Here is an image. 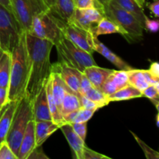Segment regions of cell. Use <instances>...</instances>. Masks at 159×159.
Segmentation results:
<instances>
[{
	"label": "cell",
	"mask_w": 159,
	"mask_h": 159,
	"mask_svg": "<svg viewBox=\"0 0 159 159\" xmlns=\"http://www.w3.org/2000/svg\"><path fill=\"white\" fill-rule=\"evenodd\" d=\"M120 34L124 37H126L125 31L107 17H103L95 26L93 31V36L96 37H99L100 35H107V34Z\"/></svg>",
	"instance_id": "cell-22"
},
{
	"label": "cell",
	"mask_w": 159,
	"mask_h": 159,
	"mask_svg": "<svg viewBox=\"0 0 159 159\" xmlns=\"http://www.w3.org/2000/svg\"><path fill=\"white\" fill-rule=\"evenodd\" d=\"M96 1L98 2V3H99L101 6H102V9L104 10V9H105L106 8L109 6V4H110V2L111 0H96Z\"/></svg>",
	"instance_id": "cell-45"
},
{
	"label": "cell",
	"mask_w": 159,
	"mask_h": 159,
	"mask_svg": "<svg viewBox=\"0 0 159 159\" xmlns=\"http://www.w3.org/2000/svg\"><path fill=\"white\" fill-rule=\"evenodd\" d=\"M23 33L13 13L0 4V48L12 52Z\"/></svg>",
	"instance_id": "cell-7"
},
{
	"label": "cell",
	"mask_w": 159,
	"mask_h": 159,
	"mask_svg": "<svg viewBox=\"0 0 159 159\" xmlns=\"http://www.w3.org/2000/svg\"><path fill=\"white\" fill-rule=\"evenodd\" d=\"M96 110H87V109L80 108L76 111L71 112L63 117L65 124H72V123L88 122Z\"/></svg>",
	"instance_id": "cell-29"
},
{
	"label": "cell",
	"mask_w": 159,
	"mask_h": 159,
	"mask_svg": "<svg viewBox=\"0 0 159 159\" xmlns=\"http://www.w3.org/2000/svg\"><path fill=\"white\" fill-rule=\"evenodd\" d=\"M11 53L3 52L0 59V87L9 88L11 71Z\"/></svg>",
	"instance_id": "cell-26"
},
{
	"label": "cell",
	"mask_w": 159,
	"mask_h": 159,
	"mask_svg": "<svg viewBox=\"0 0 159 159\" xmlns=\"http://www.w3.org/2000/svg\"><path fill=\"white\" fill-rule=\"evenodd\" d=\"M36 147L34 121L31 120L26 126L18 152V159H27L33 149Z\"/></svg>",
	"instance_id": "cell-16"
},
{
	"label": "cell",
	"mask_w": 159,
	"mask_h": 159,
	"mask_svg": "<svg viewBox=\"0 0 159 159\" xmlns=\"http://www.w3.org/2000/svg\"><path fill=\"white\" fill-rule=\"evenodd\" d=\"M31 120H33L31 99L25 93L24 96L17 102L12 123L6 138V141L16 156L18 155L20 142L26 130V126Z\"/></svg>",
	"instance_id": "cell-3"
},
{
	"label": "cell",
	"mask_w": 159,
	"mask_h": 159,
	"mask_svg": "<svg viewBox=\"0 0 159 159\" xmlns=\"http://www.w3.org/2000/svg\"><path fill=\"white\" fill-rule=\"evenodd\" d=\"M26 43L29 56L30 73L26 94L32 99L46 84L52 70L50 60L54 43L26 33Z\"/></svg>",
	"instance_id": "cell-1"
},
{
	"label": "cell",
	"mask_w": 159,
	"mask_h": 159,
	"mask_svg": "<svg viewBox=\"0 0 159 159\" xmlns=\"http://www.w3.org/2000/svg\"><path fill=\"white\" fill-rule=\"evenodd\" d=\"M158 27L159 21L158 20H151L148 17L144 24V30H147L152 33H156L158 30Z\"/></svg>",
	"instance_id": "cell-40"
},
{
	"label": "cell",
	"mask_w": 159,
	"mask_h": 159,
	"mask_svg": "<svg viewBox=\"0 0 159 159\" xmlns=\"http://www.w3.org/2000/svg\"><path fill=\"white\" fill-rule=\"evenodd\" d=\"M10 80L8 88V100L18 101L26 93L29 79L30 63L26 43V33L23 32L19 42L11 52Z\"/></svg>",
	"instance_id": "cell-2"
},
{
	"label": "cell",
	"mask_w": 159,
	"mask_h": 159,
	"mask_svg": "<svg viewBox=\"0 0 159 159\" xmlns=\"http://www.w3.org/2000/svg\"><path fill=\"white\" fill-rule=\"evenodd\" d=\"M158 117H159V115H158V114H157V116H156V124H157V127H159V120H158Z\"/></svg>",
	"instance_id": "cell-48"
},
{
	"label": "cell",
	"mask_w": 159,
	"mask_h": 159,
	"mask_svg": "<svg viewBox=\"0 0 159 159\" xmlns=\"http://www.w3.org/2000/svg\"><path fill=\"white\" fill-rule=\"evenodd\" d=\"M75 6L77 9H88V8H97L103 11L102 6L96 0H75Z\"/></svg>",
	"instance_id": "cell-34"
},
{
	"label": "cell",
	"mask_w": 159,
	"mask_h": 159,
	"mask_svg": "<svg viewBox=\"0 0 159 159\" xmlns=\"http://www.w3.org/2000/svg\"><path fill=\"white\" fill-rule=\"evenodd\" d=\"M0 159H18L6 141L0 144Z\"/></svg>",
	"instance_id": "cell-33"
},
{
	"label": "cell",
	"mask_w": 159,
	"mask_h": 159,
	"mask_svg": "<svg viewBox=\"0 0 159 159\" xmlns=\"http://www.w3.org/2000/svg\"><path fill=\"white\" fill-rule=\"evenodd\" d=\"M0 4L2 6H3L4 7H6L8 10H9L10 12H12V0H0ZM14 15V14H13Z\"/></svg>",
	"instance_id": "cell-44"
},
{
	"label": "cell",
	"mask_w": 159,
	"mask_h": 159,
	"mask_svg": "<svg viewBox=\"0 0 159 159\" xmlns=\"http://www.w3.org/2000/svg\"><path fill=\"white\" fill-rule=\"evenodd\" d=\"M50 9L59 18L68 22L74 14L75 6L74 0H55L54 6Z\"/></svg>",
	"instance_id": "cell-21"
},
{
	"label": "cell",
	"mask_w": 159,
	"mask_h": 159,
	"mask_svg": "<svg viewBox=\"0 0 159 159\" xmlns=\"http://www.w3.org/2000/svg\"><path fill=\"white\" fill-rule=\"evenodd\" d=\"M33 120L34 122L41 120H52L48 103L46 84L40 89L39 93L31 101Z\"/></svg>",
	"instance_id": "cell-12"
},
{
	"label": "cell",
	"mask_w": 159,
	"mask_h": 159,
	"mask_svg": "<svg viewBox=\"0 0 159 159\" xmlns=\"http://www.w3.org/2000/svg\"><path fill=\"white\" fill-rule=\"evenodd\" d=\"M103 17V11L97 8H88V9H77L75 8L74 14L70 20L71 23L77 25L79 27L93 34L95 26Z\"/></svg>",
	"instance_id": "cell-10"
},
{
	"label": "cell",
	"mask_w": 159,
	"mask_h": 159,
	"mask_svg": "<svg viewBox=\"0 0 159 159\" xmlns=\"http://www.w3.org/2000/svg\"><path fill=\"white\" fill-rule=\"evenodd\" d=\"M27 159H49V157L45 155L42 146H36L27 157Z\"/></svg>",
	"instance_id": "cell-38"
},
{
	"label": "cell",
	"mask_w": 159,
	"mask_h": 159,
	"mask_svg": "<svg viewBox=\"0 0 159 159\" xmlns=\"http://www.w3.org/2000/svg\"><path fill=\"white\" fill-rule=\"evenodd\" d=\"M92 87H93V85H92L90 81L87 79L86 76L82 73V79H81V82H80V85H79V94L82 95V96H84L85 93H86V92H88Z\"/></svg>",
	"instance_id": "cell-39"
},
{
	"label": "cell",
	"mask_w": 159,
	"mask_h": 159,
	"mask_svg": "<svg viewBox=\"0 0 159 159\" xmlns=\"http://www.w3.org/2000/svg\"><path fill=\"white\" fill-rule=\"evenodd\" d=\"M44 2H46L47 6L49 7V9L52 8L54 6V3H55V0H44Z\"/></svg>",
	"instance_id": "cell-46"
},
{
	"label": "cell",
	"mask_w": 159,
	"mask_h": 159,
	"mask_svg": "<svg viewBox=\"0 0 159 159\" xmlns=\"http://www.w3.org/2000/svg\"><path fill=\"white\" fill-rule=\"evenodd\" d=\"M12 12L23 32L30 30L36 16L48 10L44 0H12Z\"/></svg>",
	"instance_id": "cell-8"
},
{
	"label": "cell",
	"mask_w": 159,
	"mask_h": 159,
	"mask_svg": "<svg viewBox=\"0 0 159 159\" xmlns=\"http://www.w3.org/2000/svg\"><path fill=\"white\" fill-rule=\"evenodd\" d=\"M59 129H61L65 138L68 141L75 157L77 159H82V153L85 146V141H84L73 130L72 127L70 124H62Z\"/></svg>",
	"instance_id": "cell-15"
},
{
	"label": "cell",
	"mask_w": 159,
	"mask_h": 159,
	"mask_svg": "<svg viewBox=\"0 0 159 159\" xmlns=\"http://www.w3.org/2000/svg\"><path fill=\"white\" fill-rule=\"evenodd\" d=\"M113 71V69L100 68L98 65H93L85 68L82 73L90 81L93 87L100 89L103 82Z\"/></svg>",
	"instance_id": "cell-19"
},
{
	"label": "cell",
	"mask_w": 159,
	"mask_h": 159,
	"mask_svg": "<svg viewBox=\"0 0 159 159\" xmlns=\"http://www.w3.org/2000/svg\"><path fill=\"white\" fill-rule=\"evenodd\" d=\"M51 82V92H52L53 97L55 100L57 107L59 111L61 110L62 101H63L64 96L67 92H72L68 85L65 83L63 79L61 77L60 74L57 71L51 70V73L50 75ZM73 93V92H72Z\"/></svg>",
	"instance_id": "cell-17"
},
{
	"label": "cell",
	"mask_w": 159,
	"mask_h": 159,
	"mask_svg": "<svg viewBox=\"0 0 159 159\" xmlns=\"http://www.w3.org/2000/svg\"><path fill=\"white\" fill-rule=\"evenodd\" d=\"M130 133H131V134L133 135L134 138H135V140H136V141L138 142V144H139V146L143 150L146 158L148 159H158L159 158V154L158 152H156L155 150L152 149V148L149 147V146L146 143H144L141 138H138V137L137 136L134 132L130 131Z\"/></svg>",
	"instance_id": "cell-31"
},
{
	"label": "cell",
	"mask_w": 159,
	"mask_h": 159,
	"mask_svg": "<svg viewBox=\"0 0 159 159\" xmlns=\"http://www.w3.org/2000/svg\"><path fill=\"white\" fill-rule=\"evenodd\" d=\"M61 126L52 120L34 122L36 146H42L47 139L60 128Z\"/></svg>",
	"instance_id": "cell-18"
},
{
	"label": "cell",
	"mask_w": 159,
	"mask_h": 159,
	"mask_svg": "<svg viewBox=\"0 0 159 159\" xmlns=\"http://www.w3.org/2000/svg\"><path fill=\"white\" fill-rule=\"evenodd\" d=\"M46 93L47 99H48V107H49L50 113H51L52 121H54V123L61 126L62 124H65V121H64L63 116H62L61 113L58 108H57L55 100H54V97H53L52 92H51V82L50 76L46 82Z\"/></svg>",
	"instance_id": "cell-25"
},
{
	"label": "cell",
	"mask_w": 159,
	"mask_h": 159,
	"mask_svg": "<svg viewBox=\"0 0 159 159\" xmlns=\"http://www.w3.org/2000/svg\"><path fill=\"white\" fill-rule=\"evenodd\" d=\"M54 46L57 51L58 62L83 71L87 67L97 65L93 54L79 48L63 37Z\"/></svg>",
	"instance_id": "cell-5"
},
{
	"label": "cell",
	"mask_w": 159,
	"mask_h": 159,
	"mask_svg": "<svg viewBox=\"0 0 159 159\" xmlns=\"http://www.w3.org/2000/svg\"><path fill=\"white\" fill-rule=\"evenodd\" d=\"M120 7L127 11L138 20L144 30V24L148 16L145 15L144 8L141 7L135 0H113Z\"/></svg>",
	"instance_id": "cell-23"
},
{
	"label": "cell",
	"mask_w": 159,
	"mask_h": 159,
	"mask_svg": "<svg viewBox=\"0 0 159 159\" xmlns=\"http://www.w3.org/2000/svg\"><path fill=\"white\" fill-rule=\"evenodd\" d=\"M149 10L155 17L159 16V0H153L152 2H145Z\"/></svg>",
	"instance_id": "cell-42"
},
{
	"label": "cell",
	"mask_w": 159,
	"mask_h": 159,
	"mask_svg": "<svg viewBox=\"0 0 159 159\" xmlns=\"http://www.w3.org/2000/svg\"><path fill=\"white\" fill-rule=\"evenodd\" d=\"M52 70L57 71L68 88L73 93L79 95V85L82 75V71L78 70L77 68L68 66L60 62L52 65Z\"/></svg>",
	"instance_id": "cell-11"
},
{
	"label": "cell",
	"mask_w": 159,
	"mask_h": 159,
	"mask_svg": "<svg viewBox=\"0 0 159 159\" xmlns=\"http://www.w3.org/2000/svg\"><path fill=\"white\" fill-rule=\"evenodd\" d=\"M64 37L72 42L75 45L93 54L94 51L92 48V38L93 34L71 22H65L62 26Z\"/></svg>",
	"instance_id": "cell-9"
},
{
	"label": "cell",
	"mask_w": 159,
	"mask_h": 159,
	"mask_svg": "<svg viewBox=\"0 0 159 159\" xmlns=\"http://www.w3.org/2000/svg\"><path fill=\"white\" fill-rule=\"evenodd\" d=\"M148 70L152 76L159 79V65L157 61L152 62L150 65V68Z\"/></svg>",
	"instance_id": "cell-43"
},
{
	"label": "cell",
	"mask_w": 159,
	"mask_h": 159,
	"mask_svg": "<svg viewBox=\"0 0 159 159\" xmlns=\"http://www.w3.org/2000/svg\"><path fill=\"white\" fill-rule=\"evenodd\" d=\"M74 2H75V0H74Z\"/></svg>",
	"instance_id": "cell-50"
},
{
	"label": "cell",
	"mask_w": 159,
	"mask_h": 159,
	"mask_svg": "<svg viewBox=\"0 0 159 159\" xmlns=\"http://www.w3.org/2000/svg\"><path fill=\"white\" fill-rule=\"evenodd\" d=\"M3 52H4V51H3V50H2L1 48H0V59H1L2 56V54H3Z\"/></svg>",
	"instance_id": "cell-49"
},
{
	"label": "cell",
	"mask_w": 159,
	"mask_h": 159,
	"mask_svg": "<svg viewBox=\"0 0 159 159\" xmlns=\"http://www.w3.org/2000/svg\"><path fill=\"white\" fill-rule=\"evenodd\" d=\"M142 92L138 90L135 87L131 85H127L123 87L120 89L117 90L113 93V94L108 96V99L110 102H117V101L128 100L131 99H137V98L143 97Z\"/></svg>",
	"instance_id": "cell-24"
},
{
	"label": "cell",
	"mask_w": 159,
	"mask_h": 159,
	"mask_svg": "<svg viewBox=\"0 0 159 159\" xmlns=\"http://www.w3.org/2000/svg\"><path fill=\"white\" fill-rule=\"evenodd\" d=\"M84 96L95 102L99 108L107 106L110 102L109 101L108 96L95 87H92L88 92L85 93Z\"/></svg>",
	"instance_id": "cell-30"
},
{
	"label": "cell",
	"mask_w": 159,
	"mask_h": 159,
	"mask_svg": "<svg viewBox=\"0 0 159 159\" xmlns=\"http://www.w3.org/2000/svg\"><path fill=\"white\" fill-rule=\"evenodd\" d=\"M18 101L9 102L0 112V144L6 141Z\"/></svg>",
	"instance_id": "cell-20"
},
{
	"label": "cell",
	"mask_w": 159,
	"mask_h": 159,
	"mask_svg": "<svg viewBox=\"0 0 159 159\" xmlns=\"http://www.w3.org/2000/svg\"><path fill=\"white\" fill-rule=\"evenodd\" d=\"M9 103L8 100V89L0 87V111Z\"/></svg>",
	"instance_id": "cell-41"
},
{
	"label": "cell",
	"mask_w": 159,
	"mask_h": 159,
	"mask_svg": "<svg viewBox=\"0 0 159 159\" xmlns=\"http://www.w3.org/2000/svg\"><path fill=\"white\" fill-rule=\"evenodd\" d=\"M92 48L93 51H97L98 53L103 56L105 58L110 62H111L113 65L117 67L120 70H124V71H129V70L133 69V67L130 66L128 63L123 60L122 58L119 57L117 54L113 53L111 50L109 49L105 44L99 41L98 37L93 36L92 38Z\"/></svg>",
	"instance_id": "cell-14"
},
{
	"label": "cell",
	"mask_w": 159,
	"mask_h": 159,
	"mask_svg": "<svg viewBox=\"0 0 159 159\" xmlns=\"http://www.w3.org/2000/svg\"><path fill=\"white\" fill-rule=\"evenodd\" d=\"M127 73L128 76L129 84L133 85L140 91L142 92L149 85V83L144 75V70L133 68V69L127 71Z\"/></svg>",
	"instance_id": "cell-28"
},
{
	"label": "cell",
	"mask_w": 159,
	"mask_h": 159,
	"mask_svg": "<svg viewBox=\"0 0 159 159\" xmlns=\"http://www.w3.org/2000/svg\"><path fill=\"white\" fill-rule=\"evenodd\" d=\"M127 85H129V82L127 71L113 70L103 82L99 90L108 96Z\"/></svg>",
	"instance_id": "cell-13"
},
{
	"label": "cell",
	"mask_w": 159,
	"mask_h": 159,
	"mask_svg": "<svg viewBox=\"0 0 159 159\" xmlns=\"http://www.w3.org/2000/svg\"><path fill=\"white\" fill-rule=\"evenodd\" d=\"M143 96L150 99L154 105L156 107L157 110H158L159 105V88H157L155 85H149L145 89L142 91Z\"/></svg>",
	"instance_id": "cell-32"
},
{
	"label": "cell",
	"mask_w": 159,
	"mask_h": 159,
	"mask_svg": "<svg viewBox=\"0 0 159 159\" xmlns=\"http://www.w3.org/2000/svg\"><path fill=\"white\" fill-rule=\"evenodd\" d=\"M65 23L49 9L34 17L28 34L49 40L54 46L64 37L61 28Z\"/></svg>",
	"instance_id": "cell-4"
},
{
	"label": "cell",
	"mask_w": 159,
	"mask_h": 159,
	"mask_svg": "<svg viewBox=\"0 0 159 159\" xmlns=\"http://www.w3.org/2000/svg\"><path fill=\"white\" fill-rule=\"evenodd\" d=\"M82 159H111L110 157L104 155L102 154L96 152L92 149L89 148L86 145L85 146L82 153Z\"/></svg>",
	"instance_id": "cell-35"
},
{
	"label": "cell",
	"mask_w": 159,
	"mask_h": 159,
	"mask_svg": "<svg viewBox=\"0 0 159 159\" xmlns=\"http://www.w3.org/2000/svg\"><path fill=\"white\" fill-rule=\"evenodd\" d=\"M72 127L73 130L83 140L85 141L87 134V122L82 123H72L70 124Z\"/></svg>",
	"instance_id": "cell-36"
},
{
	"label": "cell",
	"mask_w": 159,
	"mask_h": 159,
	"mask_svg": "<svg viewBox=\"0 0 159 159\" xmlns=\"http://www.w3.org/2000/svg\"><path fill=\"white\" fill-rule=\"evenodd\" d=\"M80 108L81 105L79 96L72 92H67L62 101L61 110L62 116L64 117L68 113L76 111Z\"/></svg>",
	"instance_id": "cell-27"
},
{
	"label": "cell",
	"mask_w": 159,
	"mask_h": 159,
	"mask_svg": "<svg viewBox=\"0 0 159 159\" xmlns=\"http://www.w3.org/2000/svg\"><path fill=\"white\" fill-rule=\"evenodd\" d=\"M79 98V101H80L81 108L87 109V110H94L97 111L99 108L95 102L91 101L90 99H87L85 96H82V95H78Z\"/></svg>",
	"instance_id": "cell-37"
},
{
	"label": "cell",
	"mask_w": 159,
	"mask_h": 159,
	"mask_svg": "<svg viewBox=\"0 0 159 159\" xmlns=\"http://www.w3.org/2000/svg\"><path fill=\"white\" fill-rule=\"evenodd\" d=\"M104 15L114 22L126 33V38L129 40H140L143 37L144 28L132 14L120 7L111 0L109 6L103 10Z\"/></svg>",
	"instance_id": "cell-6"
},
{
	"label": "cell",
	"mask_w": 159,
	"mask_h": 159,
	"mask_svg": "<svg viewBox=\"0 0 159 159\" xmlns=\"http://www.w3.org/2000/svg\"><path fill=\"white\" fill-rule=\"evenodd\" d=\"M0 112H1V111H0Z\"/></svg>",
	"instance_id": "cell-51"
},
{
	"label": "cell",
	"mask_w": 159,
	"mask_h": 159,
	"mask_svg": "<svg viewBox=\"0 0 159 159\" xmlns=\"http://www.w3.org/2000/svg\"><path fill=\"white\" fill-rule=\"evenodd\" d=\"M135 1L137 2V3H138L141 7L144 8V5H145V2H146V0H135Z\"/></svg>",
	"instance_id": "cell-47"
}]
</instances>
